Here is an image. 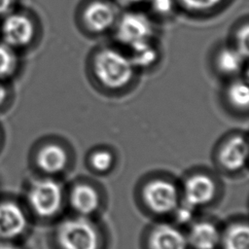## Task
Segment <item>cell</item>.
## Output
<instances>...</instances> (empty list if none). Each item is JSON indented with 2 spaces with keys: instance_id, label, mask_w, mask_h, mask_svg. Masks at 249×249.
<instances>
[{
  "instance_id": "cell-1",
  "label": "cell",
  "mask_w": 249,
  "mask_h": 249,
  "mask_svg": "<svg viewBox=\"0 0 249 249\" xmlns=\"http://www.w3.org/2000/svg\"><path fill=\"white\" fill-rule=\"evenodd\" d=\"M89 71L93 82L102 90L113 93L128 89L138 72L127 53L115 46L96 49L89 60Z\"/></svg>"
},
{
  "instance_id": "cell-2",
  "label": "cell",
  "mask_w": 249,
  "mask_h": 249,
  "mask_svg": "<svg viewBox=\"0 0 249 249\" xmlns=\"http://www.w3.org/2000/svg\"><path fill=\"white\" fill-rule=\"evenodd\" d=\"M20 197L33 222H56L66 206V187L58 178L35 175Z\"/></svg>"
},
{
  "instance_id": "cell-3",
  "label": "cell",
  "mask_w": 249,
  "mask_h": 249,
  "mask_svg": "<svg viewBox=\"0 0 249 249\" xmlns=\"http://www.w3.org/2000/svg\"><path fill=\"white\" fill-rule=\"evenodd\" d=\"M136 201L148 216L159 220L171 217L181 203L180 185L162 173L149 175L137 187Z\"/></svg>"
},
{
  "instance_id": "cell-4",
  "label": "cell",
  "mask_w": 249,
  "mask_h": 249,
  "mask_svg": "<svg viewBox=\"0 0 249 249\" xmlns=\"http://www.w3.org/2000/svg\"><path fill=\"white\" fill-rule=\"evenodd\" d=\"M55 249H106L107 236L92 217L72 214L55 222L52 236Z\"/></svg>"
},
{
  "instance_id": "cell-5",
  "label": "cell",
  "mask_w": 249,
  "mask_h": 249,
  "mask_svg": "<svg viewBox=\"0 0 249 249\" xmlns=\"http://www.w3.org/2000/svg\"><path fill=\"white\" fill-rule=\"evenodd\" d=\"M40 28L37 17L18 6L0 18V41L21 53L37 44Z\"/></svg>"
},
{
  "instance_id": "cell-6",
  "label": "cell",
  "mask_w": 249,
  "mask_h": 249,
  "mask_svg": "<svg viewBox=\"0 0 249 249\" xmlns=\"http://www.w3.org/2000/svg\"><path fill=\"white\" fill-rule=\"evenodd\" d=\"M179 185L181 202L196 211L210 207L219 200L222 194L219 178L205 168L189 171Z\"/></svg>"
},
{
  "instance_id": "cell-7",
  "label": "cell",
  "mask_w": 249,
  "mask_h": 249,
  "mask_svg": "<svg viewBox=\"0 0 249 249\" xmlns=\"http://www.w3.org/2000/svg\"><path fill=\"white\" fill-rule=\"evenodd\" d=\"M73 161L70 147L56 138L37 143L30 153V165L35 175L58 178L70 169Z\"/></svg>"
},
{
  "instance_id": "cell-8",
  "label": "cell",
  "mask_w": 249,
  "mask_h": 249,
  "mask_svg": "<svg viewBox=\"0 0 249 249\" xmlns=\"http://www.w3.org/2000/svg\"><path fill=\"white\" fill-rule=\"evenodd\" d=\"M112 33L119 46L127 49L154 40L156 25L151 15L138 9H125L120 13Z\"/></svg>"
},
{
  "instance_id": "cell-9",
  "label": "cell",
  "mask_w": 249,
  "mask_h": 249,
  "mask_svg": "<svg viewBox=\"0 0 249 249\" xmlns=\"http://www.w3.org/2000/svg\"><path fill=\"white\" fill-rule=\"evenodd\" d=\"M32 223L20 196L0 195V241L22 242Z\"/></svg>"
},
{
  "instance_id": "cell-10",
  "label": "cell",
  "mask_w": 249,
  "mask_h": 249,
  "mask_svg": "<svg viewBox=\"0 0 249 249\" xmlns=\"http://www.w3.org/2000/svg\"><path fill=\"white\" fill-rule=\"evenodd\" d=\"M248 139L243 132H232L223 138L213 155L214 163L221 173L240 176L247 169Z\"/></svg>"
},
{
  "instance_id": "cell-11",
  "label": "cell",
  "mask_w": 249,
  "mask_h": 249,
  "mask_svg": "<svg viewBox=\"0 0 249 249\" xmlns=\"http://www.w3.org/2000/svg\"><path fill=\"white\" fill-rule=\"evenodd\" d=\"M119 9L113 0H87L78 13L80 27L92 36L112 32L120 15Z\"/></svg>"
},
{
  "instance_id": "cell-12",
  "label": "cell",
  "mask_w": 249,
  "mask_h": 249,
  "mask_svg": "<svg viewBox=\"0 0 249 249\" xmlns=\"http://www.w3.org/2000/svg\"><path fill=\"white\" fill-rule=\"evenodd\" d=\"M105 196L101 187L89 179H79L66 188V205L73 214L94 218L103 208Z\"/></svg>"
},
{
  "instance_id": "cell-13",
  "label": "cell",
  "mask_w": 249,
  "mask_h": 249,
  "mask_svg": "<svg viewBox=\"0 0 249 249\" xmlns=\"http://www.w3.org/2000/svg\"><path fill=\"white\" fill-rule=\"evenodd\" d=\"M142 249H189L185 231L174 223L159 220L143 232Z\"/></svg>"
},
{
  "instance_id": "cell-14",
  "label": "cell",
  "mask_w": 249,
  "mask_h": 249,
  "mask_svg": "<svg viewBox=\"0 0 249 249\" xmlns=\"http://www.w3.org/2000/svg\"><path fill=\"white\" fill-rule=\"evenodd\" d=\"M185 231L189 249H219L221 229L208 218H195Z\"/></svg>"
},
{
  "instance_id": "cell-15",
  "label": "cell",
  "mask_w": 249,
  "mask_h": 249,
  "mask_svg": "<svg viewBox=\"0 0 249 249\" xmlns=\"http://www.w3.org/2000/svg\"><path fill=\"white\" fill-rule=\"evenodd\" d=\"M247 59L230 43L217 47L212 54V67L216 74L227 80L242 75Z\"/></svg>"
},
{
  "instance_id": "cell-16",
  "label": "cell",
  "mask_w": 249,
  "mask_h": 249,
  "mask_svg": "<svg viewBox=\"0 0 249 249\" xmlns=\"http://www.w3.org/2000/svg\"><path fill=\"white\" fill-rule=\"evenodd\" d=\"M219 249H249V227L246 218H234L222 227Z\"/></svg>"
},
{
  "instance_id": "cell-17",
  "label": "cell",
  "mask_w": 249,
  "mask_h": 249,
  "mask_svg": "<svg viewBox=\"0 0 249 249\" xmlns=\"http://www.w3.org/2000/svg\"><path fill=\"white\" fill-rule=\"evenodd\" d=\"M223 90V99L226 106L236 114H246L249 108L248 80L241 76L228 80Z\"/></svg>"
},
{
  "instance_id": "cell-18",
  "label": "cell",
  "mask_w": 249,
  "mask_h": 249,
  "mask_svg": "<svg viewBox=\"0 0 249 249\" xmlns=\"http://www.w3.org/2000/svg\"><path fill=\"white\" fill-rule=\"evenodd\" d=\"M125 50L137 71L149 70L155 67L160 58V53L155 43V39L134 45Z\"/></svg>"
},
{
  "instance_id": "cell-19",
  "label": "cell",
  "mask_w": 249,
  "mask_h": 249,
  "mask_svg": "<svg viewBox=\"0 0 249 249\" xmlns=\"http://www.w3.org/2000/svg\"><path fill=\"white\" fill-rule=\"evenodd\" d=\"M87 164L93 173L106 175L110 173L116 165V155L109 148L97 147L89 153Z\"/></svg>"
},
{
  "instance_id": "cell-20",
  "label": "cell",
  "mask_w": 249,
  "mask_h": 249,
  "mask_svg": "<svg viewBox=\"0 0 249 249\" xmlns=\"http://www.w3.org/2000/svg\"><path fill=\"white\" fill-rule=\"evenodd\" d=\"M229 0H175L178 10L194 17L209 16L223 8Z\"/></svg>"
},
{
  "instance_id": "cell-21",
  "label": "cell",
  "mask_w": 249,
  "mask_h": 249,
  "mask_svg": "<svg viewBox=\"0 0 249 249\" xmlns=\"http://www.w3.org/2000/svg\"><path fill=\"white\" fill-rule=\"evenodd\" d=\"M20 53L0 41V78L12 81L20 71Z\"/></svg>"
},
{
  "instance_id": "cell-22",
  "label": "cell",
  "mask_w": 249,
  "mask_h": 249,
  "mask_svg": "<svg viewBox=\"0 0 249 249\" xmlns=\"http://www.w3.org/2000/svg\"><path fill=\"white\" fill-rule=\"evenodd\" d=\"M233 46L242 56L248 59L249 53V25L248 20L245 18L244 20L238 22L236 26L233 28L231 41L230 43Z\"/></svg>"
},
{
  "instance_id": "cell-23",
  "label": "cell",
  "mask_w": 249,
  "mask_h": 249,
  "mask_svg": "<svg viewBox=\"0 0 249 249\" xmlns=\"http://www.w3.org/2000/svg\"><path fill=\"white\" fill-rule=\"evenodd\" d=\"M147 6L152 16L159 18H170L178 10L175 0H149Z\"/></svg>"
},
{
  "instance_id": "cell-24",
  "label": "cell",
  "mask_w": 249,
  "mask_h": 249,
  "mask_svg": "<svg viewBox=\"0 0 249 249\" xmlns=\"http://www.w3.org/2000/svg\"><path fill=\"white\" fill-rule=\"evenodd\" d=\"M15 98L12 81L0 78V114L5 113L12 106Z\"/></svg>"
},
{
  "instance_id": "cell-25",
  "label": "cell",
  "mask_w": 249,
  "mask_h": 249,
  "mask_svg": "<svg viewBox=\"0 0 249 249\" xmlns=\"http://www.w3.org/2000/svg\"><path fill=\"white\" fill-rule=\"evenodd\" d=\"M120 8L138 9L142 5H147L149 0H113Z\"/></svg>"
},
{
  "instance_id": "cell-26",
  "label": "cell",
  "mask_w": 249,
  "mask_h": 249,
  "mask_svg": "<svg viewBox=\"0 0 249 249\" xmlns=\"http://www.w3.org/2000/svg\"><path fill=\"white\" fill-rule=\"evenodd\" d=\"M19 0H0V18L18 6Z\"/></svg>"
},
{
  "instance_id": "cell-27",
  "label": "cell",
  "mask_w": 249,
  "mask_h": 249,
  "mask_svg": "<svg viewBox=\"0 0 249 249\" xmlns=\"http://www.w3.org/2000/svg\"><path fill=\"white\" fill-rule=\"evenodd\" d=\"M0 249H25L19 241H0Z\"/></svg>"
},
{
  "instance_id": "cell-28",
  "label": "cell",
  "mask_w": 249,
  "mask_h": 249,
  "mask_svg": "<svg viewBox=\"0 0 249 249\" xmlns=\"http://www.w3.org/2000/svg\"><path fill=\"white\" fill-rule=\"evenodd\" d=\"M4 144H5V133L2 125L0 124V153L2 152Z\"/></svg>"
}]
</instances>
